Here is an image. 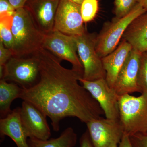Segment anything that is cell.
Here are the masks:
<instances>
[{
	"label": "cell",
	"mask_w": 147,
	"mask_h": 147,
	"mask_svg": "<svg viewBox=\"0 0 147 147\" xmlns=\"http://www.w3.org/2000/svg\"><path fill=\"white\" fill-rule=\"evenodd\" d=\"M36 54L39 80L31 88H22L19 98L32 103L49 117L55 131L59 130L60 121L67 117L86 123L102 117L104 112L98 102L79 84L81 74L65 68L61 60L44 48Z\"/></svg>",
	"instance_id": "cell-1"
},
{
	"label": "cell",
	"mask_w": 147,
	"mask_h": 147,
	"mask_svg": "<svg viewBox=\"0 0 147 147\" xmlns=\"http://www.w3.org/2000/svg\"><path fill=\"white\" fill-rule=\"evenodd\" d=\"M11 30L15 42L13 56H32L43 48L45 34L37 26L25 7L15 11Z\"/></svg>",
	"instance_id": "cell-2"
},
{
	"label": "cell",
	"mask_w": 147,
	"mask_h": 147,
	"mask_svg": "<svg viewBox=\"0 0 147 147\" xmlns=\"http://www.w3.org/2000/svg\"><path fill=\"white\" fill-rule=\"evenodd\" d=\"M119 106V120L124 134L130 136L147 132V94L120 96Z\"/></svg>",
	"instance_id": "cell-3"
},
{
	"label": "cell",
	"mask_w": 147,
	"mask_h": 147,
	"mask_svg": "<svg viewBox=\"0 0 147 147\" xmlns=\"http://www.w3.org/2000/svg\"><path fill=\"white\" fill-rule=\"evenodd\" d=\"M146 12L139 3L127 16L121 18L115 17L111 21L104 23L96 38V50L98 56L102 59L113 52L118 46L129 25L135 18Z\"/></svg>",
	"instance_id": "cell-4"
},
{
	"label": "cell",
	"mask_w": 147,
	"mask_h": 147,
	"mask_svg": "<svg viewBox=\"0 0 147 147\" xmlns=\"http://www.w3.org/2000/svg\"><path fill=\"white\" fill-rule=\"evenodd\" d=\"M39 78V61L35 54L26 57H11L4 65L1 79L28 89L35 85Z\"/></svg>",
	"instance_id": "cell-5"
},
{
	"label": "cell",
	"mask_w": 147,
	"mask_h": 147,
	"mask_svg": "<svg viewBox=\"0 0 147 147\" xmlns=\"http://www.w3.org/2000/svg\"><path fill=\"white\" fill-rule=\"evenodd\" d=\"M95 33H89L87 31L83 34L74 36L77 45V53L84 67L83 78L93 81L105 79L106 72L102 63V59L96 50Z\"/></svg>",
	"instance_id": "cell-6"
},
{
	"label": "cell",
	"mask_w": 147,
	"mask_h": 147,
	"mask_svg": "<svg viewBox=\"0 0 147 147\" xmlns=\"http://www.w3.org/2000/svg\"><path fill=\"white\" fill-rule=\"evenodd\" d=\"M43 48L61 61L69 62L72 65V69L83 77L84 67L77 54V45L74 36L53 30L45 34Z\"/></svg>",
	"instance_id": "cell-7"
},
{
	"label": "cell",
	"mask_w": 147,
	"mask_h": 147,
	"mask_svg": "<svg viewBox=\"0 0 147 147\" xmlns=\"http://www.w3.org/2000/svg\"><path fill=\"white\" fill-rule=\"evenodd\" d=\"M86 124L94 147H118L124 134L119 120L101 117Z\"/></svg>",
	"instance_id": "cell-8"
},
{
	"label": "cell",
	"mask_w": 147,
	"mask_h": 147,
	"mask_svg": "<svg viewBox=\"0 0 147 147\" xmlns=\"http://www.w3.org/2000/svg\"><path fill=\"white\" fill-rule=\"evenodd\" d=\"M80 83L98 102L106 119L119 120L120 96L109 86L105 79L89 81L79 78Z\"/></svg>",
	"instance_id": "cell-9"
},
{
	"label": "cell",
	"mask_w": 147,
	"mask_h": 147,
	"mask_svg": "<svg viewBox=\"0 0 147 147\" xmlns=\"http://www.w3.org/2000/svg\"><path fill=\"white\" fill-rule=\"evenodd\" d=\"M81 5L69 0H60L54 30L68 35L78 36L86 31L84 26Z\"/></svg>",
	"instance_id": "cell-10"
},
{
	"label": "cell",
	"mask_w": 147,
	"mask_h": 147,
	"mask_svg": "<svg viewBox=\"0 0 147 147\" xmlns=\"http://www.w3.org/2000/svg\"><path fill=\"white\" fill-rule=\"evenodd\" d=\"M18 109L22 124L28 138L49 139L51 132L46 120L47 116L44 113L32 103L24 100Z\"/></svg>",
	"instance_id": "cell-11"
},
{
	"label": "cell",
	"mask_w": 147,
	"mask_h": 147,
	"mask_svg": "<svg viewBox=\"0 0 147 147\" xmlns=\"http://www.w3.org/2000/svg\"><path fill=\"white\" fill-rule=\"evenodd\" d=\"M142 54L132 48L129 54L113 88L119 96L140 93L138 79Z\"/></svg>",
	"instance_id": "cell-12"
},
{
	"label": "cell",
	"mask_w": 147,
	"mask_h": 147,
	"mask_svg": "<svg viewBox=\"0 0 147 147\" xmlns=\"http://www.w3.org/2000/svg\"><path fill=\"white\" fill-rule=\"evenodd\" d=\"M59 1L60 0H28L24 7L30 13L37 26L46 34L54 30Z\"/></svg>",
	"instance_id": "cell-13"
},
{
	"label": "cell",
	"mask_w": 147,
	"mask_h": 147,
	"mask_svg": "<svg viewBox=\"0 0 147 147\" xmlns=\"http://www.w3.org/2000/svg\"><path fill=\"white\" fill-rule=\"evenodd\" d=\"M132 49L129 43L122 40L113 52L102 58V64L106 72L105 80L111 88H113L118 75Z\"/></svg>",
	"instance_id": "cell-14"
},
{
	"label": "cell",
	"mask_w": 147,
	"mask_h": 147,
	"mask_svg": "<svg viewBox=\"0 0 147 147\" xmlns=\"http://www.w3.org/2000/svg\"><path fill=\"white\" fill-rule=\"evenodd\" d=\"M1 138L8 136L15 143L17 147H29L28 135L19 115L18 108L12 110L6 117L0 119Z\"/></svg>",
	"instance_id": "cell-15"
},
{
	"label": "cell",
	"mask_w": 147,
	"mask_h": 147,
	"mask_svg": "<svg viewBox=\"0 0 147 147\" xmlns=\"http://www.w3.org/2000/svg\"><path fill=\"white\" fill-rule=\"evenodd\" d=\"M122 40L141 53L147 51V12L139 15L129 25Z\"/></svg>",
	"instance_id": "cell-16"
},
{
	"label": "cell",
	"mask_w": 147,
	"mask_h": 147,
	"mask_svg": "<svg viewBox=\"0 0 147 147\" xmlns=\"http://www.w3.org/2000/svg\"><path fill=\"white\" fill-rule=\"evenodd\" d=\"M77 140V135L73 128L69 127L59 137L47 140L28 138L29 147H74Z\"/></svg>",
	"instance_id": "cell-17"
},
{
	"label": "cell",
	"mask_w": 147,
	"mask_h": 147,
	"mask_svg": "<svg viewBox=\"0 0 147 147\" xmlns=\"http://www.w3.org/2000/svg\"><path fill=\"white\" fill-rule=\"evenodd\" d=\"M22 88L13 82L3 79L0 81V115L1 118L5 117L12 112L11 105L13 100L19 98Z\"/></svg>",
	"instance_id": "cell-18"
},
{
	"label": "cell",
	"mask_w": 147,
	"mask_h": 147,
	"mask_svg": "<svg viewBox=\"0 0 147 147\" xmlns=\"http://www.w3.org/2000/svg\"><path fill=\"white\" fill-rule=\"evenodd\" d=\"M13 16L0 17V41L13 53L15 47L14 38L11 30Z\"/></svg>",
	"instance_id": "cell-19"
},
{
	"label": "cell",
	"mask_w": 147,
	"mask_h": 147,
	"mask_svg": "<svg viewBox=\"0 0 147 147\" xmlns=\"http://www.w3.org/2000/svg\"><path fill=\"white\" fill-rule=\"evenodd\" d=\"M139 0H115V17L121 18L128 15L139 3Z\"/></svg>",
	"instance_id": "cell-20"
},
{
	"label": "cell",
	"mask_w": 147,
	"mask_h": 147,
	"mask_svg": "<svg viewBox=\"0 0 147 147\" xmlns=\"http://www.w3.org/2000/svg\"><path fill=\"white\" fill-rule=\"evenodd\" d=\"M81 13L84 23L94 19L98 9V0H84L81 5Z\"/></svg>",
	"instance_id": "cell-21"
},
{
	"label": "cell",
	"mask_w": 147,
	"mask_h": 147,
	"mask_svg": "<svg viewBox=\"0 0 147 147\" xmlns=\"http://www.w3.org/2000/svg\"><path fill=\"white\" fill-rule=\"evenodd\" d=\"M138 83L140 93L147 94V53H142Z\"/></svg>",
	"instance_id": "cell-22"
},
{
	"label": "cell",
	"mask_w": 147,
	"mask_h": 147,
	"mask_svg": "<svg viewBox=\"0 0 147 147\" xmlns=\"http://www.w3.org/2000/svg\"><path fill=\"white\" fill-rule=\"evenodd\" d=\"M129 140L133 147H147V132L131 134Z\"/></svg>",
	"instance_id": "cell-23"
},
{
	"label": "cell",
	"mask_w": 147,
	"mask_h": 147,
	"mask_svg": "<svg viewBox=\"0 0 147 147\" xmlns=\"http://www.w3.org/2000/svg\"><path fill=\"white\" fill-rule=\"evenodd\" d=\"M16 10L8 0H0V17L13 16Z\"/></svg>",
	"instance_id": "cell-24"
},
{
	"label": "cell",
	"mask_w": 147,
	"mask_h": 147,
	"mask_svg": "<svg viewBox=\"0 0 147 147\" xmlns=\"http://www.w3.org/2000/svg\"><path fill=\"white\" fill-rule=\"evenodd\" d=\"M13 56V52L6 47L3 42L0 41V66H4Z\"/></svg>",
	"instance_id": "cell-25"
},
{
	"label": "cell",
	"mask_w": 147,
	"mask_h": 147,
	"mask_svg": "<svg viewBox=\"0 0 147 147\" xmlns=\"http://www.w3.org/2000/svg\"><path fill=\"white\" fill-rule=\"evenodd\" d=\"M79 143L80 147H94L88 130L82 134Z\"/></svg>",
	"instance_id": "cell-26"
},
{
	"label": "cell",
	"mask_w": 147,
	"mask_h": 147,
	"mask_svg": "<svg viewBox=\"0 0 147 147\" xmlns=\"http://www.w3.org/2000/svg\"><path fill=\"white\" fill-rule=\"evenodd\" d=\"M15 9L24 7L28 0H8Z\"/></svg>",
	"instance_id": "cell-27"
},
{
	"label": "cell",
	"mask_w": 147,
	"mask_h": 147,
	"mask_svg": "<svg viewBox=\"0 0 147 147\" xmlns=\"http://www.w3.org/2000/svg\"><path fill=\"white\" fill-rule=\"evenodd\" d=\"M118 147H133L129 140V136L124 134Z\"/></svg>",
	"instance_id": "cell-28"
},
{
	"label": "cell",
	"mask_w": 147,
	"mask_h": 147,
	"mask_svg": "<svg viewBox=\"0 0 147 147\" xmlns=\"http://www.w3.org/2000/svg\"><path fill=\"white\" fill-rule=\"evenodd\" d=\"M139 3L141 5L147 12V0H139Z\"/></svg>",
	"instance_id": "cell-29"
},
{
	"label": "cell",
	"mask_w": 147,
	"mask_h": 147,
	"mask_svg": "<svg viewBox=\"0 0 147 147\" xmlns=\"http://www.w3.org/2000/svg\"><path fill=\"white\" fill-rule=\"evenodd\" d=\"M70 1L76 4L79 5H81L82 3L84 1V0H69Z\"/></svg>",
	"instance_id": "cell-30"
},
{
	"label": "cell",
	"mask_w": 147,
	"mask_h": 147,
	"mask_svg": "<svg viewBox=\"0 0 147 147\" xmlns=\"http://www.w3.org/2000/svg\"><path fill=\"white\" fill-rule=\"evenodd\" d=\"M146 53H147V52H146Z\"/></svg>",
	"instance_id": "cell-31"
}]
</instances>
